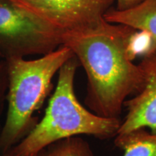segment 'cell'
<instances>
[{
    "mask_svg": "<svg viewBox=\"0 0 156 156\" xmlns=\"http://www.w3.org/2000/svg\"><path fill=\"white\" fill-rule=\"evenodd\" d=\"M114 142L123 156H156V134L145 128L116 134Z\"/></svg>",
    "mask_w": 156,
    "mask_h": 156,
    "instance_id": "8",
    "label": "cell"
},
{
    "mask_svg": "<svg viewBox=\"0 0 156 156\" xmlns=\"http://www.w3.org/2000/svg\"><path fill=\"white\" fill-rule=\"evenodd\" d=\"M8 84L9 79L7 62L5 59H2L0 61V116L3 112L5 103L7 101Z\"/></svg>",
    "mask_w": 156,
    "mask_h": 156,
    "instance_id": "10",
    "label": "cell"
},
{
    "mask_svg": "<svg viewBox=\"0 0 156 156\" xmlns=\"http://www.w3.org/2000/svg\"><path fill=\"white\" fill-rule=\"evenodd\" d=\"M2 59H5V58H3V56H2V54L0 53V61H1V60H2Z\"/></svg>",
    "mask_w": 156,
    "mask_h": 156,
    "instance_id": "13",
    "label": "cell"
},
{
    "mask_svg": "<svg viewBox=\"0 0 156 156\" xmlns=\"http://www.w3.org/2000/svg\"><path fill=\"white\" fill-rule=\"evenodd\" d=\"M28 156H39V153L38 154H34V155H30Z\"/></svg>",
    "mask_w": 156,
    "mask_h": 156,
    "instance_id": "14",
    "label": "cell"
},
{
    "mask_svg": "<svg viewBox=\"0 0 156 156\" xmlns=\"http://www.w3.org/2000/svg\"><path fill=\"white\" fill-rule=\"evenodd\" d=\"M62 36L12 0H0V53L5 59L53 51L62 45Z\"/></svg>",
    "mask_w": 156,
    "mask_h": 156,
    "instance_id": "4",
    "label": "cell"
},
{
    "mask_svg": "<svg viewBox=\"0 0 156 156\" xmlns=\"http://www.w3.org/2000/svg\"><path fill=\"white\" fill-rule=\"evenodd\" d=\"M144 0H116V6L115 9H119V10L129 9L139 5Z\"/></svg>",
    "mask_w": 156,
    "mask_h": 156,
    "instance_id": "11",
    "label": "cell"
},
{
    "mask_svg": "<svg viewBox=\"0 0 156 156\" xmlns=\"http://www.w3.org/2000/svg\"><path fill=\"white\" fill-rule=\"evenodd\" d=\"M80 63L75 56L58 70L57 84L40 122L15 147L12 156L38 154L54 142L82 134L108 139L116 136L119 118H106L84 107L75 92V77Z\"/></svg>",
    "mask_w": 156,
    "mask_h": 156,
    "instance_id": "2",
    "label": "cell"
},
{
    "mask_svg": "<svg viewBox=\"0 0 156 156\" xmlns=\"http://www.w3.org/2000/svg\"><path fill=\"white\" fill-rule=\"evenodd\" d=\"M39 156H93L90 146L81 137L72 136L54 142Z\"/></svg>",
    "mask_w": 156,
    "mask_h": 156,
    "instance_id": "9",
    "label": "cell"
},
{
    "mask_svg": "<svg viewBox=\"0 0 156 156\" xmlns=\"http://www.w3.org/2000/svg\"><path fill=\"white\" fill-rule=\"evenodd\" d=\"M109 23L127 25L147 34L151 40L149 54L156 51V0H144L132 8H111L104 15Z\"/></svg>",
    "mask_w": 156,
    "mask_h": 156,
    "instance_id": "7",
    "label": "cell"
},
{
    "mask_svg": "<svg viewBox=\"0 0 156 156\" xmlns=\"http://www.w3.org/2000/svg\"><path fill=\"white\" fill-rule=\"evenodd\" d=\"M138 65L143 75V86L124 103L127 114L116 134L141 128L156 134V51L144 56Z\"/></svg>",
    "mask_w": 156,
    "mask_h": 156,
    "instance_id": "6",
    "label": "cell"
},
{
    "mask_svg": "<svg viewBox=\"0 0 156 156\" xmlns=\"http://www.w3.org/2000/svg\"><path fill=\"white\" fill-rule=\"evenodd\" d=\"M62 34L96 26L116 0H12Z\"/></svg>",
    "mask_w": 156,
    "mask_h": 156,
    "instance_id": "5",
    "label": "cell"
},
{
    "mask_svg": "<svg viewBox=\"0 0 156 156\" xmlns=\"http://www.w3.org/2000/svg\"><path fill=\"white\" fill-rule=\"evenodd\" d=\"M0 156H12V155L10 154V153L9 152H7V153H5V154H1L0 155Z\"/></svg>",
    "mask_w": 156,
    "mask_h": 156,
    "instance_id": "12",
    "label": "cell"
},
{
    "mask_svg": "<svg viewBox=\"0 0 156 156\" xmlns=\"http://www.w3.org/2000/svg\"><path fill=\"white\" fill-rule=\"evenodd\" d=\"M74 54L62 45L33 60L7 58L8 71L7 114L0 133V153L15 147L37 124L35 112L41 107L52 87L54 75Z\"/></svg>",
    "mask_w": 156,
    "mask_h": 156,
    "instance_id": "3",
    "label": "cell"
},
{
    "mask_svg": "<svg viewBox=\"0 0 156 156\" xmlns=\"http://www.w3.org/2000/svg\"><path fill=\"white\" fill-rule=\"evenodd\" d=\"M135 30L104 19L93 28L62 34V45L72 51L86 74L85 104L98 116L119 118L128 98L143 86L142 70L129 52Z\"/></svg>",
    "mask_w": 156,
    "mask_h": 156,
    "instance_id": "1",
    "label": "cell"
}]
</instances>
